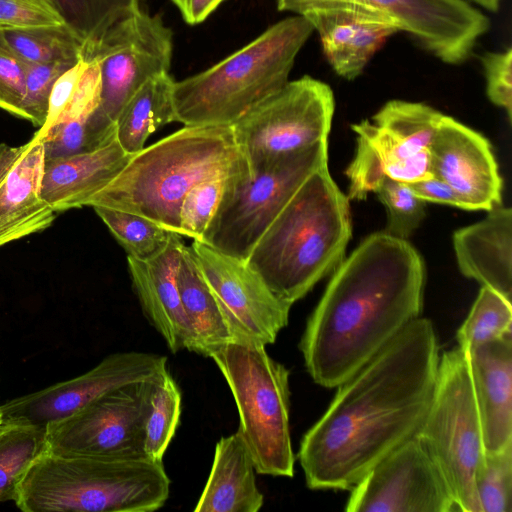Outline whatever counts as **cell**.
Segmentation results:
<instances>
[{
  "mask_svg": "<svg viewBox=\"0 0 512 512\" xmlns=\"http://www.w3.org/2000/svg\"><path fill=\"white\" fill-rule=\"evenodd\" d=\"M433 324L416 318L341 383L303 436L298 459L310 489L350 490L379 461L417 435L438 369Z\"/></svg>",
  "mask_w": 512,
  "mask_h": 512,
  "instance_id": "6da1fadb",
  "label": "cell"
},
{
  "mask_svg": "<svg viewBox=\"0 0 512 512\" xmlns=\"http://www.w3.org/2000/svg\"><path fill=\"white\" fill-rule=\"evenodd\" d=\"M425 283L420 254L377 232L334 270L309 317L300 350L311 378L339 386L419 317Z\"/></svg>",
  "mask_w": 512,
  "mask_h": 512,
  "instance_id": "7a4b0ae2",
  "label": "cell"
},
{
  "mask_svg": "<svg viewBox=\"0 0 512 512\" xmlns=\"http://www.w3.org/2000/svg\"><path fill=\"white\" fill-rule=\"evenodd\" d=\"M250 173L232 126H184L133 154L86 206L145 217L179 234V209L197 183Z\"/></svg>",
  "mask_w": 512,
  "mask_h": 512,
  "instance_id": "3957f363",
  "label": "cell"
},
{
  "mask_svg": "<svg viewBox=\"0 0 512 512\" xmlns=\"http://www.w3.org/2000/svg\"><path fill=\"white\" fill-rule=\"evenodd\" d=\"M351 229L349 199L326 166L301 185L246 262L292 306L344 260Z\"/></svg>",
  "mask_w": 512,
  "mask_h": 512,
  "instance_id": "277c9868",
  "label": "cell"
},
{
  "mask_svg": "<svg viewBox=\"0 0 512 512\" xmlns=\"http://www.w3.org/2000/svg\"><path fill=\"white\" fill-rule=\"evenodd\" d=\"M312 32L305 17L286 18L209 69L174 82L175 122L232 126L289 82L296 56Z\"/></svg>",
  "mask_w": 512,
  "mask_h": 512,
  "instance_id": "5b68a950",
  "label": "cell"
},
{
  "mask_svg": "<svg viewBox=\"0 0 512 512\" xmlns=\"http://www.w3.org/2000/svg\"><path fill=\"white\" fill-rule=\"evenodd\" d=\"M170 485L163 461L46 452L14 501L24 512H152L165 505Z\"/></svg>",
  "mask_w": 512,
  "mask_h": 512,
  "instance_id": "8992f818",
  "label": "cell"
},
{
  "mask_svg": "<svg viewBox=\"0 0 512 512\" xmlns=\"http://www.w3.org/2000/svg\"><path fill=\"white\" fill-rule=\"evenodd\" d=\"M233 395L256 473L292 477L289 370L253 342H232L210 355Z\"/></svg>",
  "mask_w": 512,
  "mask_h": 512,
  "instance_id": "52a82bcc",
  "label": "cell"
},
{
  "mask_svg": "<svg viewBox=\"0 0 512 512\" xmlns=\"http://www.w3.org/2000/svg\"><path fill=\"white\" fill-rule=\"evenodd\" d=\"M442 471L460 512H481L476 476L485 447L467 351L457 346L439 358L432 399L417 433Z\"/></svg>",
  "mask_w": 512,
  "mask_h": 512,
  "instance_id": "ba28073f",
  "label": "cell"
},
{
  "mask_svg": "<svg viewBox=\"0 0 512 512\" xmlns=\"http://www.w3.org/2000/svg\"><path fill=\"white\" fill-rule=\"evenodd\" d=\"M328 166V141L281 157L239 178L202 242L246 261L301 185Z\"/></svg>",
  "mask_w": 512,
  "mask_h": 512,
  "instance_id": "9c48e42d",
  "label": "cell"
},
{
  "mask_svg": "<svg viewBox=\"0 0 512 512\" xmlns=\"http://www.w3.org/2000/svg\"><path fill=\"white\" fill-rule=\"evenodd\" d=\"M334 108L330 86L305 75L249 110L232 128L250 174L281 157L328 141Z\"/></svg>",
  "mask_w": 512,
  "mask_h": 512,
  "instance_id": "30bf717a",
  "label": "cell"
},
{
  "mask_svg": "<svg viewBox=\"0 0 512 512\" xmlns=\"http://www.w3.org/2000/svg\"><path fill=\"white\" fill-rule=\"evenodd\" d=\"M352 129L357 146L345 171L349 200L365 199L384 178L411 184L433 176L430 146L435 133L415 109L390 100Z\"/></svg>",
  "mask_w": 512,
  "mask_h": 512,
  "instance_id": "8fae6325",
  "label": "cell"
},
{
  "mask_svg": "<svg viewBox=\"0 0 512 512\" xmlns=\"http://www.w3.org/2000/svg\"><path fill=\"white\" fill-rule=\"evenodd\" d=\"M155 378L106 392L72 415L46 425L47 452L59 456L146 457L144 423Z\"/></svg>",
  "mask_w": 512,
  "mask_h": 512,
  "instance_id": "7c38bea8",
  "label": "cell"
},
{
  "mask_svg": "<svg viewBox=\"0 0 512 512\" xmlns=\"http://www.w3.org/2000/svg\"><path fill=\"white\" fill-rule=\"evenodd\" d=\"M172 31L159 16L143 10L113 24L83 54L93 58L100 74L99 111L112 122L131 97L150 79L169 72Z\"/></svg>",
  "mask_w": 512,
  "mask_h": 512,
  "instance_id": "4fadbf2b",
  "label": "cell"
},
{
  "mask_svg": "<svg viewBox=\"0 0 512 512\" xmlns=\"http://www.w3.org/2000/svg\"><path fill=\"white\" fill-rule=\"evenodd\" d=\"M332 3L359 5L388 15L400 32L450 65L467 61L490 28L489 18L466 0H276L279 11L296 15Z\"/></svg>",
  "mask_w": 512,
  "mask_h": 512,
  "instance_id": "5bb4252c",
  "label": "cell"
},
{
  "mask_svg": "<svg viewBox=\"0 0 512 512\" xmlns=\"http://www.w3.org/2000/svg\"><path fill=\"white\" fill-rule=\"evenodd\" d=\"M350 490L349 512H460L418 435L379 461Z\"/></svg>",
  "mask_w": 512,
  "mask_h": 512,
  "instance_id": "9a60e30c",
  "label": "cell"
},
{
  "mask_svg": "<svg viewBox=\"0 0 512 512\" xmlns=\"http://www.w3.org/2000/svg\"><path fill=\"white\" fill-rule=\"evenodd\" d=\"M196 265L232 324L238 342L273 344L287 326L291 306L278 299L246 261L192 240Z\"/></svg>",
  "mask_w": 512,
  "mask_h": 512,
  "instance_id": "2e32d148",
  "label": "cell"
},
{
  "mask_svg": "<svg viewBox=\"0 0 512 512\" xmlns=\"http://www.w3.org/2000/svg\"><path fill=\"white\" fill-rule=\"evenodd\" d=\"M166 370L167 357L160 354L113 353L80 376L1 405L2 423L46 427L72 415L106 392L153 379Z\"/></svg>",
  "mask_w": 512,
  "mask_h": 512,
  "instance_id": "e0dca14e",
  "label": "cell"
},
{
  "mask_svg": "<svg viewBox=\"0 0 512 512\" xmlns=\"http://www.w3.org/2000/svg\"><path fill=\"white\" fill-rule=\"evenodd\" d=\"M433 175L446 182L465 210L501 205L502 178L488 139L443 115L430 146Z\"/></svg>",
  "mask_w": 512,
  "mask_h": 512,
  "instance_id": "ac0fdd59",
  "label": "cell"
},
{
  "mask_svg": "<svg viewBox=\"0 0 512 512\" xmlns=\"http://www.w3.org/2000/svg\"><path fill=\"white\" fill-rule=\"evenodd\" d=\"M301 16L318 33L331 68L346 80L357 78L386 40L400 32L388 15L348 3L321 5Z\"/></svg>",
  "mask_w": 512,
  "mask_h": 512,
  "instance_id": "d6986e66",
  "label": "cell"
},
{
  "mask_svg": "<svg viewBox=\"0 0 512 512\" xmlns=\"http://www.w3.org/2000/svg\"><path fill=\"white\" fill-rule=\"evenodd\" d=\"M44 164L38 139L20 146L0 144V248L46 230L56 219L41 195Z\"/></svg>",
  "mask_w": 512,
  "mask_h": 512,
  "instance_id": "ffe728a7",
  "label": "cell"
},
{
  "mask_svg": "<svg viewBox=\"0 0 512 512\" xmlns=\"http://www.w3.org/2000/svg\"><path fill=\"white\" fill-rule=\"evenodd\" d=\"M184 246L183 237L173 232L157 255L145 260L127 256L132 285L143 313L172 353L189 350L191 346L177 283Z\"/></svg>",
  "mask_w": 512,
  "mask_h": 512,
  "instance_id": "44dd1931",
  "label": "cell"
},
{
  "mask_svg": "<svg viewBox=\"0 0 512 512\" xmlns=\"http://www.w3.org/2000/svg\"><path fill=\"white\" fill-rule=\"evenodd\" d=\"M466 351L485 453L498 452L512 444V333Z\"/></svg>",
  "mask_w": 512,
  "mask_h": 512,
  "instance_id": "7402d4cb",
  "label": "cell"
},
{
  "mask_svg": "<svg viewBox=\"0 0 512 512\" xmlns=\"http://www.w3.org/2000/svg\"><path fill=\"white\" fill-rule=\"evenodd\" d=\"M480 222L453 235V247L461 273L488 286L511 301L512 211L501 205L488 211Z\"/></svg>",
  "mask_w": 512,
  "mask_h": 512,
  "instance_id": "603a6c76",
  "label": "cell"
},
{
  "mask_svg": "<svg viewBox=\"0 0 512 512\" xmlns=\"http://www.w3.org/2000/svg\"><path fill=\"white\" fill-rule=\"evenodd\" d=\"M131 156L115 138L91 152L45 159L41 195L56 213L86 206Z\"/></svg>",
  "mask_w": 512,
  "mask_h": 512,
  "instance_id": "cb8c5ba5",
  "label": "cell"
},
{
  "mask_svg": "<svg viewBox=\"0 0 512 512\" xmlns=\"http://www.w3.org/2000/svg\"><path fill=\"white\" fill-rule=\"evenodd\" d=\"M250 451L238 431L215 445L207 482L194 512H257L264 496L256 484Z\"/></svg>",
  "mask_w": 512,
  "mask_h": 512,
  "instance_id": "d4e9b609",
  "label": "cell"
},
{
  "mask_svg": "<svg viewBox=\"0 0 512 512\" xmlns=\"http://www.w3.org/2000/svg\"><path fill=\"white\" fill-rule=\"evenodd\" d=\"M177 283L191 333L190 352L210 357L219 348L238 342L232 324L202 277L187 245L182 250Z\"/></svg>",
  "mask_w": 512,
  "mask_h": 512,
  "instance_id": "484cf974",
  "label": "cell"
},
{
  "mask_svg": "<svg viewBox=\"0 0 512 512\" xmlns=\"http://www.w3.org/2000/svg\"><path fill=\"white\" fill-rule=\"evenodd\" d=\"M174 82L169 73L156 76L143 84L123 107L115 122V137L126 153L141 151L151 134L175 122Z\"/></svg>",
  "mask_w": 512,
  "mask_h": 512,
  "instance_id": "4316f807",
  "label": "cell"
},
{
  "mask_svg": "<svg viewBox=\"0 0 512 512\" xmlns=\"http://www.w3.org/2000/svg\"><path fill=\"white\" fill-rule=\"evenodd\" d=\"M47 451L46 427L0 424V502L16 499L27 472Z\"/></svg>",
  "mask_w": 512,
  "mask_h": 512,
  "instance_id": "83f0119b",
  "label": "cell"
},
{
  "mask_svg": "<svg viewBox=\"0 0 512 512\" xmlns=\"http://www.w3.org/2000/svg\"><path fill=\"white\" fill-rule=\"evenodd\" d=\"M0 41L26 63L78 61L85 45L66 24L0 28Z\"/></svg>",
  "mask_w": 512,
  "mask_h": 512,
  "instance_id": "f1b7e54d",
  "label": "cell"
},
{
  "mask_svg": "<svg viewBox=\"0 0 512 512\" xmlns=\"http://www.w3.org/2000/svg\"><path fill=\"white\" fill-rule=\"evenodd\" d=\"M182 395L169 370L152 384L149 409L144 423L143 449L147 458L163 461L181 418Z\"/></svg>",
  "mask_w": 512,
  "mask_h": 512,
  "instance_id": "f546056e",
  "label": "cell"
},
{
  "mask_svg": "<svg viewBox=\"0 0 512 512\" xmlns=\"http://www.w3.org/2000/svg\"><path fill=\"white\" fill-rule=\"evenodd\" d=\"M65 24L84 42L98 40L119 20L142 10L143 0H51Z\"/></svg>",
  "mask_w": 512,
  "mask_h": 512,
  "instance_id": "4dcf8cb0",
  "label": "cell"
},
{
  "mask_svg": "<svg viewBox=\"0 0 512 512\" xmlns=\"http://www.w3.org/2000/svg\"><path fill=\"white\" fill-rule=\"evenodd\" d=\"M511 301L482 286L470 312L457 331L458 346L470 350L511 332Z\"/></svg>",
  "mask_w": 512,
  "mask_h": 512,
  "instance_id": "1f68e13d",
  "label": "cell"
},
{
  "mask_svg": "<svg viewBox=\"0 0 512 512\" xmlns=\"http://www.w3.org/2000/svg\"><path fill=\"white\" fill-rule=\"evenodd\" d=\"M115 135V123L97 109L87 118L52 127L38 140L48 159L94 151L113 141Z\"/></svg>",
  "mask_w": 512,
  "mask_h": 512,
  "instance_id": "d6a6232c",
  "label": "cell"
},
{
  "mask_svg": "<svg viewBox=\"0 0 512 512\" xmlns=\"http://www.w3.org/2000/svg\"><path fill=\"white\" fill-rule=\"evenodd\" d=\"M247 174L203 180L185 195L179 209V234L203 241L235 182Z\"/></svg>",
  "mask_w": 512,
  "mask_h": 512,
  "instance_id": "836d02e7",
  "label": "cell"
},
{
  "mask_svg": "<svg viewBox=\"0 0 512 512\" xmlns=\"http://www.w3.org/2000/svg\"><path fill=\"white\" fill-rule=\"evenodd\" d=\"M93 209L129 257L145 260L157 255L173 233L134 213L101 206Z\"/></svg>",
  "mask_w": 512,
  "mask_h": 512,
  "instance_id": "e575fe53",
  "label": "cell"
},
{
  "mask_svg": "<svg viewBox=\"0 0 512 512\" xmlns=\"http://www.w3.org/2000/svg\"><path fill=\"white\" fill-rule=\"evenodd\" d=\"M386 208L385 233L407 240L425 217L426 202L419 198L408 184L384 178L374 192Z\"/></svg>",
  "mask_w": 512,
  "mask_h": 512,
  "instance_id": "d590c367",
  "label": "cell"
},
{
  "mask_svg": "<svg viewBox=\"0 0 512 512\" xmlns=\"http://www.w3.org/2000/svg\"><path fill=\"white\" fill-rule=\"evenodd\" d=\"M475 484L481 512L512 511V444L485 453Z\"/></svg>",
  "mask_w": 512,
  "mask_h": 512,
  "instance_id": "8d00e7d4",
  "label": "cell"
},
{
  "mask_svg": "<svg viewBox=\"0 0 512 512\" xmlns=\"http://www.w3.org/2000/svg\"><path fill=\"white\" fill-rule=\"evenodd\" d=\"M78 61L27 63L25 96L23 100L25 120L38 128L44 125L54 83L61 74Z\"/></svg>",
  "mask_w": 512,
  "mask_h": 512,
  "instance_id": "74e56055",
  "label": "cell"
},
{
  "mask_svg": "<svg viewBox=\"0 0 512 512\" xmlns=\"http://www.w3.org/2000/svg\"><path fill=\"white\" fill-rule=\"evenodd\" d=\"M486 81V94L496 106L512 116V49L487 51L480 56Z\"/></svg>",
  "mask_w": 512,
  "mask_h": 512,
  "instance_id": "f35d334b",
  "label": "cell"
},
{
  "mask_svg": "<svg viewBox=\"0 0 512 512\" xmlns=\"http://www.w3.org/2000/svg\"><path fill=\"white\" fill-rule=\"evenodd\" d=\"M65 24L51 0H0V28Z\"/></svg>",
  "mask_w": 512,
  "mask_h": 512,
  "instance_id": "ab89813d",
  "label": "cell"
},
{
  "mask_svg": "<svg viewBox=\"0 0 512 512\" xmlns=\"http://www.w3.org/2000/svg\"><path fill=\"white\" fill-rule=\"evenodd\" d=\"M27 63L0 41V109L24 119Z\"/></svg>",
  "mask_w": 512,
  "mask_h": 512,
  "instance_id": "60d3db41",
  "label": "cell"
},
{
  "mask_svg": "<svg viewBox=\"0 0 512 512\" xmlns=\"http://www.w3.org/2000/svg\"><path fill=\"white\" fill-rule=\"evenodd\" d=\"M86 65L87 59L82 55L76 64L58 77L50 94L45 123L34 133L33 138H42L55 123L65 106L70 101Z\"/></svg>",
  "mask_w": 512,
  "mask_h": 512,
  "instance_id": "b9f144b4",
  "label": "cell"
},
{
  "mask_svg": "<svg viewBox=\"0 0 512 512\" xmlns=\"http://www.w3.org/2000/svg\"><path fill=\"white\" fill-rule=\"evenodd\" d=\"M408 185L413 192L426 203L433 202L462 209L460 200L452 188L442 179L434 175L428 179Z\"/></svg>",
  "mask_w": 512,
  "mask_h": 512,
  "instance_id": "7bdbcfd3",
  "label": "cell"
},
{
  "mask_svg": "<svg viewBox=\"0 0 512 512\" xmlns=\"http://www.w3.org/2000/svg\"><path fill=\"white\" fill-rule=\"evenodd\" d=\"M190 25L203 22L224 0H171Z\"/></svg>",
  "mask_w": 512,
  "mask_h": 512,
  "instance_id": "ee69618b",
  "label": "cell"
},
{
  "mask_svg": "<svg viewBox=\"0 0 512 512\" xmlns=\"http://www.w3.org/2000/svg\"><path fill=\"white\" fill-rule=\"evenodd\" d=\"M502 1L503 0H469V2L474 3L476 6H479L492 13H495L499 10Z\"/></svg>",
  "mask_w": 512,
  "mask_h": 512,
  "instance_id": "f6af8a7d",
  "label": "cell"
},
{
  "mask_svg": "<svg viewBox=\"0 0 512 512\" xmlns=\"http://www.w3.org/2000/svg\"><path fill=\"white\" fill-rule=\"evenodd\" d=\"M2 423V413H1V408H0V424Z\"/></svg>",
  "mask_w": 512,
  "mask_h": 512,
  "instance_id": "bcb514c9",
  "label": "cell"
}]
</instances>
